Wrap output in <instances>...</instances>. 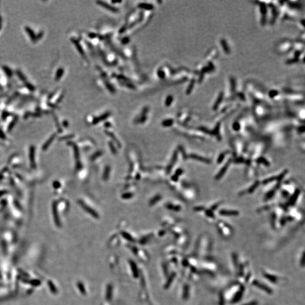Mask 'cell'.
Segmentation results:
<instances>
[{
    "mask_svg": "<svg viewBox=\"0 0 305 305\" xmlns=\"http://www.w3.org/2000/svg\"><path fill=\"white\" fill-rule=\"evenodd\" d=\"M252 284L254 286L256 287V288H260L263 291H264L266 293H272V290H271V289L269 287H268L267 286H266V285L260 283V282H259L258 281L254 280L253 283H252Z\"/></svg>",
    "mask_w": 305,
    "mask_h": 305,
    "instance_id": "1",
    "label": "cell"
},
{
    "mask_svg": "<svg viewBox=\"0 0 305 305\" xmlns=\"http://www.w3.org/2000/svg\"><path fill=\"white\" fill-rule=\"evenodd\" d=\"M263 275L265 278H266L267 280H268V281H270L273 283H277L281 280L280 278L279 277L271 274V273H270L268 272H264V271L263 273Z\"/></svg>",
    "mask_w": 305,
    "mask_h": 305,
    "instance_id": "2",
    "label": "cell"
},
{
    "mask_svg": "<svg viewBox=\"0 0 305 305\" xmlns=\"http://www.w3.org/2000/svg\"><path fill=\"white\" fill-rule=\"evenodd\" d=\"M98 3L99 4V5L103 6V8H106L107 10L111 11L112 12H117L118 11V8H115L113 6H110L109 5L107 4L106 3L104 2H102V1H99Z\"/></svg>",
    "mask_w": 305,
    "mask_h": 305,
    "instance_id": "3",
    "label": "cell"
},
{
    "mask_svg": "<svg viewBox=\"0 0 305 305\" xmlns=\"http://www.w3.org/2000/svg\"><path fill=\"white\" fill-rule=\"evenodd\" d=\"M220 214L224 215H237L239 214V212L234 210H222L220 211Z\"/></svg>",
    "mask_w": 305,
    "mask_h": 305,
    "instance_id": "4",
    "label": "cell"
},
{
    "mask_svg": "<svg viewBox=\"0 0 305 305\" xmlns=\"http://www.w3.org/2000/svg\"><path fill=\"white\" fill-rule=\"evenodd\" d=\"M139 6L141 8H145L146 10H152L153 8V6L152 5L144 4V3H142V4H139Z\"/></svg>",
    "mask_w": 305,
    "mask_h": 305,
    "instance_id": "5",
    "label": "cell"
},
{
    "mask_svg": "<svg viewBox=\"0 0 305 305\" xmlns=\"http://www.w3.org/2000/svg\"><path fill=\"white\" fill-rule=\"evenodd\" d=\"M192 157H194L195 159H197L198 161H202V162H205L206 163H210V160L207 159H206L205 158H203L202 157H199V156H195V155H193Z\"/></svg>",
    "mask_w": 305,
    "mask_h": 305,
    "instance_id": "6",
    "label": "cell"
},
{
    "mask_svg": "<svg viewBox=\"0 0 305 305\" xmlns=\"http://www.w3.org/2000/svg\"><path fill=\"white\" fill-rule=\"evenodd\" d=\"M228 165H229V163H227V165H226V166L223 167V169H221L220 172V173H218V175H217V176H216V179H220V177H222V176H223V174L225 173V172H226V169H227Z\"/></svg>",
    "mask_w": 305,
    "mask_h": 305,
    "instance_id": "7",
    "label": "cell"
},
{
    "mask_svg": "<svg viewBox=\"0 0 305 305\" xmlns=\"http://www.w3.org/2000/svg\"><path fill=\"white\" fill-rule=\"evenodd\" d=\"M173 101V97L171 96H169L166 101V104L167 106H169L171 105V103Z\"/></svg>",
    "mask_w": 305,
    "mask_h": 305,
    "instance_id": "8",
    "label": "cell"
},
{
    "mask_svg": "<svg viewBox=\"0 0 305 305\" xmlns=\"http://www.w3.org/2000/svg\"><path fill=\"white\" fill-rule=\"evenodd\" d=\"M258 161L259 162H260L261 163H263L264 165H269V163L267 160H266L264 158H260L259 159H258Z\"/></svg>",
    "mask_w": 305,
    "mask_h": 305,
    "instance_id": "9",
    "label": "cell"
},
{
    "mask_svg": "<svg viewBox=\"0 0 305 305\" xmlns=\"http://www.w3.org/2000/svg\"><path fill=\"white\" fill-rule=\"evenodd\" d=\"M258 185V182L256 183L255 184H254L253 186H252V187H251V188H250V189H249V192H253L254 190V189H255V188H256L257 187Z\"/></svg>",
    "mask_w": 305,
    "mask_h": 305,
    "instance_id": "10",
    "label": "cell"
},
{
    "mask_svg": "<svg viewBox=\"0 0 305 305\" xmlns=\"http://www.w3.org/2000/svg\"><path fill=\"white\" fill-rule=\"evenodd\" d=\"M206 214H207V215L209 216H210V217H212V218H213V216H214V214H213V213L211 211H207Z\"/></svg>",
    "mask_w": 305,
    "mask_h": 305,
    "instance_id": "11",
    "label": "cell"
},
{
    "mask_svg": "<svg viewBox=\"0 0 305 305\" xmlns=\"http://www.w3.org/2000/svg\"><path fill=\"white\" fill-rule=\"evenodd\" d=\"M257 305V302H250V303H246V304H245L243 305Z\"/></svg>",
    "mask_w": 305,
    "mask_h": 305,
    "instance_id": "12",
    "label": "cell"
}]
</instances>
